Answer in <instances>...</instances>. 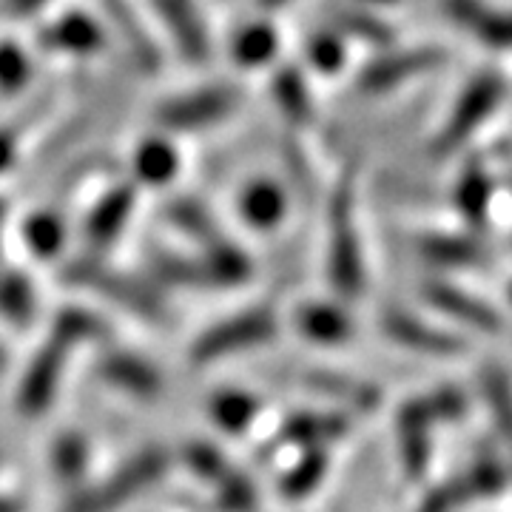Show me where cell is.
<instances>
[{"label": "cell", "instance_id": "e0dca14e", "mask_svg": "<svg viewBox=\"0 0 512 512\" xmlns=\"http://www.w3.org/2000/svg\"><path fill=\"white\" fill-rule=\"evenodd\" d=\"M237 208L242 222L254 231H274L282 225L288 214V197L285 188L268 180V177H256L239 191Z\"/></svg>", "mask_w": 512, "mask_h": 512}, {"label": "cell", "instance_id": "f35d334b", "mask_svg": "<svg viewBox=\"0 0 512 512\" xmlns=\"http://www.w3.org/2000/svg\"><path fill=\"white\" fill-rule=\"evenodd\" d=\"M464 481L470 487L473 498H493V495L504 493L507 487V467L493 456H481L470 464V470L464 473Z\"/></svg>", "mask_w": 512, "mask_h": 512}, {"label": "cell", "instance_id": "d6a6232c", "mask_svg": "<svg viewBox=\"0 0 512 512\" xmlns=\"http://www.w3.org/2000/svg\"><path fill=\"white\" fill-rule=\"evenodd\" d=\"M325 473H328V450L325 447L305 450L302 458L282 478V493L285 498H305L319 487Z\"/></svg>", "mask_w": 512, "mask_h": 512}, {"label": "cell", "instance_id": "d6986e66", "mask_svg": "<svg viewBox=\"0 0 512 512\" xmlns=\"http://www.w3.org/2000/svg\"><path fill=\"white\" fill-rule=\"evenodd\" d=\"M97 373H100V379L114 384L117 390H126V393L140 396V399H154L163 390L160 373L148 365L146 359L131 356L126 350H111V353H106L97 362Z\"/></svg>", "mask_w": 512, "mask_h": 512}, {"label": "cell", "instance_id": "74e56055", "mask_svg": "<svg viewBox=\"0 0 512 512\" xmlns=\"http://www.w3.org/2000/svg\"><path fill=\"white\" fill-rule=\"evenodd\" d=\"M52 464H55V473L66 484H74L86 476V467H89V444L83 436L77 433H66L55 441L52 447Z\"/></svg>", "mask_w": 512, "mask_h": 512}, {"label": "cell", "instance_id": "9c48e42d", "mask_svg": "<svg viewBox=\"0 0 512 512\" xmlns=\"http://www.w3.org/2000/svg\"><path fill=\"white\" fill-rule=\"evenodd\" d=\"M444 57L447 52H441V49H413V52L376 57L370 66H365V72L359 74V89L370 94L390 92V89L402 86L404 80L441 66Z\"/></svg>", "mask_w": 512, "mask_h": 512}, {"label": "cell", "instance_id": "484cf974", "mask_svg": "<svg viewBox=\"0 0 512 512\" xmlns=\"http://www.w3.org/2000/svg\"><path fill=\"white\" fill-rule=\"evenodd\" d=\"M419 254L444 268H478L487 262V251L478 239L458 234H430L419 239Z\"/></svg>", "mask_w": 512, "mask_h": 512}, {"label": "cell", "instance_id": "60d3db41", "mask_svg": "<svg viewBox=\"0 0 512 512\" xmlns=\"http://www.w3.org/2000/svg\"><path fill=\"white\" fill-rule=\"evenodd\" d=\"M470 501H476V498L470 493L467 481H464V476H456L447 478L436 490H430V493L424 495L416 512H456L464 504H470Z\"/></svg>", "mask_w": 512, "mask_h": 512}, {"label": "cell", "instance_id": "4316f807", "mask_svg": "<svg viewBox=\"0 0 512 512\" xmlns=\"http://www.w3.org/2000/svg\"><path fill=\"white\" fill-rule=\"evenodd\" d=\"M259 410H262L259 399L251 393H242V390H220L208 402V413H211L214 424L222 433H231V436L245 433L254 424Z\"/></svg>", "mask_w": 512, "mask_h": 512}, {"label": "cell", "instance_id": "c3c4849f", "mask_svg": "<svg viewBox=\"0 0 512 512\" xmlns=\"http://www.w3.org/2000/svg\"><path fill=\"white\" fill-rule=\"evenodd\" d=\"M362 3H370V6H396L399 0H362Z\"/></svg>", "mask_w": 512, "mask_h": 512}, {"label": "cell", "instance_id": "277c9868", "mask_svg": "<svg viewBox=\"0 0 512 512\" xmlns=\"http://www.w3.org/2000/svg\"><path fill=\"white\" fill-rule=\"evenodd\" d=\"M279 330L274 311L268 308H254V311L237 313L231 319H225L220 325L208 328L191 348V359L197 365H211L220 362L225 356H234L239 350L259 348L265 342H271Z\"/></svg>", "mask_w": 512, "mask_h": 512}, {"label": "cell", "instance_id": "ba28073f", "mask_svg": "<svg viewBox=\"0 0 512 512\" xmlns=\"http://www.w3.org/2000/svg\"><path fill=\"white\" fill-rule=\"evenodd\" d=\"M66 279H72V282L83 285V288H92V291L103 293L106 299L120 302L126 311L137 313V316H143V319H154V322L163 319V305H160L157 293L151 291V288H146V285H140V282L131 279V276L114 274L109 268H103L100 262L80 259V262L69 265Z\"/></svg>", "mask_w": 512, "mask_h": 512}, {"label": "cell", "instance_id": "4fadbf2b", "mask_svg": "<svg viewBox=\"0 0 512 512\" xmlns=\"http://www.w3.org/2000/svg\"><path fill=\"white\" fill-rule=\"evenodd\" d=\"M134 202H137V194L128 183L117 185L106 191L100 200L94 202V208L89 211V220L83 225V234H86V245L92 251H106L111 248L123 228L131 220V211H134Z\"/></svg>", "mask_w": 512, "mask_h": 512}, {"label": "cell", "instance_id": "f907efd6", "mask_svg": "<svg viewBox=\"0 0 512 512\" xmlns=\"http://www.w3.org/2000/svg\"><path fill=\"white\" fill-rule=\"evenodd\" d=\"M3 367H6V356H3V350H0V373H3Z\"/></svg>", "mask_w": 512, "mask_h": 512}, {"label": "cell", "instance_id": "f6af8a7d", "mask_svg": "<svg viewBox=\"0 0 512 512\" xmlns=\"http://www.w3.org/2000/svg\"><path fill=\"white\" fill-rule=\"evenodd\" d=\"M18 163V137L9 128H0V174H9Z\"/></svg>", "mask_w": 512, "mask_h": 512}, {"label": "cell", "instance_id": "3957f363", "mask_svg": "<svg viewBox=\"0 0 512 512\" xmlns=\"http://www.w3.org/2000/svg\"><path fill=\"white\" fill-rule=\"evenodd\" d=\"M165 470H168V456L163 450H157V447L143 450L140 456L128 458L126 464L103 484L74 495L66 512H114L120 504H126L134 495L151 487L154 481H160Z\"/></svg>", "mask_w": 512, "mask_h": 512}, {"label": "cell", "instance_id": "7c38bea8", "mask_svg": "<svg viewBox=\"0 0 512 512\" xmlns=\"http://www.w3.org/2000/svg\"><path fill=\"white\" fill-rule=\"evenodd\" d=\"M69 348L60 345L57 339H52L49 345H43L40 353L35 356V362L29 365L23 382L18 390V407L20 413L26 416H37L43 413L52 399H55L57 384H60V373H63V362H66Z\"/></svg>", "mask_w": 512, "mask_h": 512}, {"label": "cell", "instance_id": "836d02e7", "mask_svg": "<svg viewBox=\"0 0 512 512\" xmlns=\"http://www.w3.org/2000/svg\"><path fill=\"white\" fill-rule=\"evenodd\" d=\"M0 316L15 325H26L35 316V288L18 271L0 274Z\"/></svg>", "mask_w": 512, "mask_h": 512}, {"label": "cell", "instance_id": "52a82bcc", "mask_svg": "<svg viewBox=\"0 0 512 512\" xmlns=\"http://www.w3.org/2000/svg\"><path fill=\"white\" fill-rule=\"evenodd\" d=\"M501 97H504V83H501L498 74H481V77H476L464 89V94L458 97L456 109L450 114L447 126L441 128L439 140L433 143V154L444 157V154L456 151L493 114V109L498 106Z\"/></svg>", "mask_w": 512, "mask_h": 512}, {"label": "cell", "instance_id": "8fae6325", "mask_svg": "<svg viewBox=\"0 0 512 512\" xmlns=\"http://www.w3.org/2000/svg\"><path fill=\"white\" fill-rule=\"evenodd\" d=\"M279 52H282L279 29L265 15L239 23L228 37V55L242 72H259L276 66Z\"/></svg>", "mask_w": 512, "mask_h": 512}, {"label": "cell", "instance_id": "7dc6e473", "mask_svg": "<svg viewBox=\"0 0 512 512\" xmlns=\"http://www.w3.org/2000/svg\"><path fill=\"white\" fill-rule=\"evenodd\" d=\"M256 9H259V15H274V12H279V9H285L288 3H293V0H254Z\"/></svg>", "mask_w": 512, "mask_h": 512}, {"label": "cell", "instance_id": "bcb514c9", "mask_svg": "<svg viewBox=\"0 0 512 512\" xmlns=\"http://www.w3.org/2000/svg\"><path fill=\"white\" fill-rule=\"evenodd\" d=\"M6 3L15 18H35L49 6V0H6Z\"/></svg>", "mask_w": 512, "mask_h": 512}, {"label": "cell", "instance_id": "4dcf8cb0", "mask_svg": "<svg viewBox=\"0 0 512 512\" xmlns=\"http://www.w3.org/2000/svg\"><path fill=\"white\" fill-rule=\"evenodd\" d=\"M23 237L32 254L40 259H52L66 245V225L52 211H37L23 222Z\"/></svg>", "mask_w": 512, "mask_h": 512}, {"label": "cell", "instance_id": "6da1fadb", "mask_svg": "<svg viewBox=\"0 0 512 512\" xmlns=\"http://www.w3.org/2000/svg\"><path fill=\"white\" fill-rule=\"evenodd\" d=\"M242 106L237 83H202L188 92L171 94L157 106V128L163 134H197L234 117Z\"/></svg>", "mask_w": 512, "mask_h": 512}, {"label": "cell", "instance_id": "d4e9b609", "mask_svg": "<svg viewBox=\"0 0 512 512\" xmlns=\"http://www.w3.org/2000/svg\"><path fill=\"white\" fill-rule=\"evenodd\" d=\"M453 202H456L458 214L470 222L473 228H484L487 225L490 202H493V180L484 171V165L473 160L464 168V174L458 177L456 191H453Z\"/></svg>", "mask_w": 512, "mask_h": 512}, {"label": "cell", "instance_id": "cb8c5ba5", "mask_svg": "<svg viewBox=\"0 0 512 512\" xmlns=\"http://www.w3.org/2000/svg\"><path fill=\"white\" fill-rule=\"evenodd\" d=\"M350 430V421L336 413H296L282 424L279 441L282 444H302V447H325L330 441L342 439Z\"/></svg>", "mask_w": 512, "mask_h": 512}, {"label": "cell", "instance_id": "2e32d148", "mask_svg": "<svg viewBox=\"0 0 512 512\" xmlns=\"http://www.w3.org/2000/svg\"><path fill=\"white\" fill-rule=\"evenodd\" d=\"M180 165H183L180 151L168 140V134L160 131V134H148L137 143L131 154V177L137 185L160 188L180 174Z\"/></svg>", "mask_w": 512, "mask_h": 512}, {"label": "cell", "instance_id": "83f0119b", "mask_svg": "<svg viewBox=\"0 0 512 512\" xmlns=\"http://www.w3.org/2000/svg\"><path fill=\"white\" fill-rule=\"evenodd\" d=\"M165 217H168V222H171L177 231L194 237L197 242H202V245H208L211 239L222 237L214 217L208 214V208H205L202 202L194 200V197H180V200L168 202Z\"/></svg>", "mask_w": 512, "mask_h": 512}, {"label": "cell", "instance_id": "ab89813d", "mask_svg": "<svg viewBox=\"0 0 512 512\" xmlns=\"http://www.w3.org/2000/svg\"><path fill=\"white\" fill-rule=\"evenodd\" d=\"M183 458L194 476L208 478L214 484H220L222 478L231 473V467H228V461H225L220 450L211 447V444H202V441H191L183 450Z\"/></svg>", "mask_w": 512, "mask_h": 512}, {"label": "cell", "instance_id": "d590c367", "mask_svg": "<svg viewBox=\"0 0 512 512\" xmlns=\"http://www.w3.org/2000/svg\"><path fill=\"white\" fill-rule=\"evenodd\" d=\"M345 55H348V46H345V37L339 32H313L305 40V60L311 63L313 72L319 74H336L345 66Z\"/></svg>", "mask_w": 512, "mask_h": 512}, {"label": "cell", "instance_id": "ee69618b", "mask_svg": "<svg viewBox=\"0 0 512 512\" xmlns=\"http://www.w3.org/2000/svg\"><path fill=\"white\" fill-rule=\"evenodd\" d=\"M424 407L436 424L439 421H458L467 413V396L458 387H441L436 393L424 396Z\"/></svg>", "mask_w": 512, "mask_h": 512}, {"label": "cell", "instance_id": "816d5d0a", "mask_svg": "<svg viewBox=\"0 0 512 512\" xmlns=\"http://www.w3.org/2000/svg\"><path fill=\"white\" fill-rule=\"evenodd\" d=\"M510 302H512V285H510Z\"/></svg>", "mask_w": 512, "mask_h": 512}, {"label": "cell", "instance_id": "b9f144b4", "mask_svg": "<svg viewBox=\"0 0 512 512\" xmlns=\"http://www.w3.org/2000/svg\"><path fill=\"white\" fill-rule=\"evenodd\" d=\"M154 274L160 276L168 285H185V288H194V285H205V274L200 268V259H183V256L174 254H160L154 262ZM208 288V285H205Z\"/></svg>", "mask_w": 512, "mask_h": 512}, {"label": "cell", "instance_id": "5b68a950", "mask_svg": "<svg viewBox=\"0 0 512 512\" xmlns=\"http://www.w3.org/2000/svg\"><path fill=\"white\" fill-rule=\"evenodd\" d=\"M151 9L165 29L171 49L183 63L202 69L214 57V35L202 15L200 0H151Z\"/></svg>", "mask_w": 512, "mask_h": 512}, {"label": "cell", "instance_id": "7bdbcfd3", "mask_svg": "<svg viewBox=\"0 0 512 512\" xmlns=\"http://www.w3.org/2000/svg\"><path fill=\"white\" fill-rule=\"evenodd\" d=\"M220 504L228 512H254L256 507V490L254 484L248 481L245 476H239V473H228V476L222 478L220 484Z\"/></svg>", "mask_w": 512, "mask_h": 512}, {"label": "cell", "instance_id": "9a60e30c", "mask_svg": "<svg viewBox=\"0 0 512 512\" xmlns=\"http://www.w3.org/2000/svg\"><path fill=\"white\" fill-rule=\"evenodd\" d=\"M382 333L390 336L393 342H399L402 348L433 353V356H453L458 350H464V342L458 336L447 333V330L430 328L416 316L396 311V308H390L382 316Z\"/></svg>", "mask_w": 512, "mask_h": 512}, {"label": "cell", "instance_id": "44dd1931", "mask_svg": "<svg viewBox=\"0 0 512 512\" xmlns=\"http://www.w3.org/2000/svg\"><path fill=\"white\" fill-rule=\"evenodd\" d=\"M296 328L305 339L319 345H342L353 336V319L345 308L328 302H308L293 316Z\"/></svg>", "mask_w": 512, "mask_h": 512}, {"label": "cell", "instance_id": "5bb4252c", "mask_svg": "<svg viewBox=\"0 0 512 512\" xmlns=\"http://www.w3.org/2000/svg\"><path fill=\"white\" fill-rule=\"evenodd\" d=\"M436 421L430 419L424 399L404 402L399 416H396V430H399V453H402V467L407 478H421L427 473V464L433 456V441L430 430Z\"/></svg>", "mask_w": 512, "mask_h": 512}, {"label": "cell", "instance_id": "681fc988", "mask_svg": "<svg viewBox=\"0 0 512 512\" xmlns=\"http://www.w3.org/2000/svg\"><path fill=\"white\" fill-rule=\"evenodd\" d=\"M3 217H6V202L0 200V222H3Z\"/></svg>", "mask_w": 512, "mask_h": 512}, {"label": "cell", "instance_id": "603a6c76", "mask_svg": "<svg viewBox=\"0 0 512 512\" xmlns=\"http://www.w3.org/2000/svg\"><path fill=\"white\" fill-rule=\"evenodd\" d=\"M271 97L282 117L293 126H305L313 120V94L302 69L276 66L271 74Z\"/></svg>", "mask_w": 512, "mask_h": 512}, {"label": "cell", "instance_id": "ac0fdd59", "mask_svg": "<svg viewBox=\"0 0 512 512\" xmlns=\"http://www.w3.org/2000/svg\"><path fill=\"white\" fill-rule=\"evenodd\" d=\"M424 299L433 305V308H439L441 313H447V316H453L458 322H464V325H473L478 330H487V333H493V330L501 328V316L495 308H490L484 299H478L473 293L461 291L456 285H447V282H427L424 288Z\"/></svg>", "mask_w": 512, "mask_h": 512}, {"label": "cell", "instance_id": "8d00e7d4", "mask_svg": "<svg viewBox=\"0 0 512 512\" xmlns=\"http://www.w3.org/2000/svg\"><path fill=\"white\" fill-rule=\"evenodd\" d=\"M484 393L493 410L495 424L501 430V436L507 439L512 450V382L510 376L501 367H487L484 373Z\"/></svg>", "mask_w": 512, "mask_h": 512}, {"label": "cell", "instance_id": "7402d4cb", "mask_svg": "<svg viewBox=\"0 0 512 512\" xmlns=\"http://www.w3.org/2000/svg\"><path fill=\"white\" fill-rule=\"evenodd\" d=\"M450 18L490 46H512V15L495 12L481 0H447Z\"/></svg>", "mask_w": 512, "mask_h": 512}, {"label": "cell", "instance_id": "ffe728a7", "mask_svg": "<svg viewBox=\"0 0 512 512\" xmlns=\"http://www.w3.org/2000/svg\"><path fill=\"white\" fill-rule=\"evenodd\" d=\"M200 268L205 274V285H217V288H237L242 282L251 279V259L231 239L217 237L208 245H202Z\"/></svg>", "mask_w": 512, "mask_h": 512}, {"label": "cell", "instance_id": "30bf717a", "mask_svg": "<svg viewBox=\"0 0 512 512\" xmlns=\"http://www.w3.org/2000/svg\"><path fill=\"white\" fill-rule=\"evenodd\" d=\"M103 12H106V20H103L106 29L120 35L128 57L137 63V69L146 74L157 72L163 66V49L151 37V29L146 23L134 15V9L126 0H103Z\"/></svg>", "mask_w": 512, "mask_h": 512}, {"label": "cell", "instance_id": "f1b7e54d", "mask_svg": "<svg viewBox=\"0 0 512 512\" xmlns=\"http://www.w3.org/2000/svg\"><path fill=\"white\" fill-rule=\"evenodd\" d=\"M55 336L60 345L72 350L86 342H103L109 336V328L103 325V319H97L94 313L83 311V308H66L57 313L55 319Z\"/></svg>", "mask_w": 512, "mask_h": 512}, {"label": "cell", "instance_id": "7a4b0ae2", "mask_svg": "<svg viewBox=\"0 0 512 512\" xmlns=\"http://www.w3.org/2000/svg\"><path fill=\"white\" fill-rule=\"evenodd\" d=\"M328 274L336 293L359 296L365 288V262L362 245L353 225V194L345 183L330 202V248H328Z\"/></svg>", "mask_w": 512, "mask_h": 512}, {"label": "cell", "instance_id": "1f68e13d", "mask_svg": "<svg viewBox=\"0 0 512 512\" xmlns=\"http://www.w3.org/2000/svg\"><path fill=\"white\" fill-rule=\"evenodd\" d=\"M333 32H339L345 40L348 37L365 40L370 46H384V43L393 40V29L384 20L370 15L365 9H353V6L333 12Z\"/></svg>", "mask_w": 512, "mask_h": 512}, {"label": "cell", "instance_id": "8992f818", "mask_svg": "<svg viewBox=\"0 0 512 512\" xmlns=\"http://www.w3.org/2000/svg\"><path fill=\"white\" fill-rule=\"evenodd\" d=\"M37 46L49 55L89 60L109 46V29L86 9H66L40 26Z\"/></svg>", "mask_w": 512, "mask_h": 512}, {"label": "cell", "instance_id": "e575fe53", "mask_svg": "<svg viewBox=\"0 0 512 512\" xmlns=\"http://www.w3.org/2000/svg\"><path fill=\"white\" fill-rule=\"evenodd\" d=\"M35 77V60L18 40H0V94L23 92Z\"/></svg>", "mask_w": 512, "mask_h": 512}, {"label": "cell", "instance_id": "f546056e", "mask_svg": "<svg viewBox=\"0 0 512 512\" xmlns=\"http://www.w3.org/2000/svg\"><path fill=\"white\" fill-rule=\"evenodd\" d=\"M305 382L311 384L313 390L328 393L333 399H342V402L353 404V407H359V410H370V407L379 404V390H376L373 384L356 382V379H350V376H339V373H325V370H319V373H308Z\"/></svg>", "mask_w": 512, "mask_h": 512}]
</instances>
